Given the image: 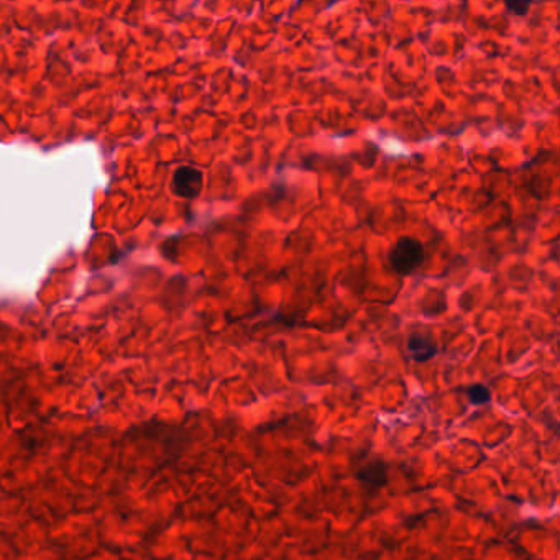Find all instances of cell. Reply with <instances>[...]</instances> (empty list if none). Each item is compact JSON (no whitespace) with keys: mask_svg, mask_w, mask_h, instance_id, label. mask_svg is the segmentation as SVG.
Here are the masks:
<instances>
[{"mask_svg":"<svg viewBox=\"0 0 560 560\" xmlns=\"http://www.w3.org/2000/svg\"><path fill=\"white\" fill-rule=\"evenodd\" d=\"M204 184V175L197 168L180 166L173 176L171 189L176 196L184 199H194L201 194Z\"/></svg>","mask_w":560,"mask_h":560,"instance_id":"cell-2","label":"cell"},{"mask_svg":"<svg viewBox=\"0 0 560 560\" xmlns=\"http://www.w3.org/2000/svg\"><path fill=\"white\" fill-rule=\"evenodd\" d=\"M407 352L413 356L414 362L424 363L434 358L439 349H437V343L429 334L413 332L407 338Z\"/></svg>","mask_w":560,"mask_h":560,"instance_id":"cell-4","label":"cell"},{"mask_svg":"<svg viewBox=\"0 0 560 560\" xmlns=\"http://www.w3.org/2000/svg\"><path fill=\"white\" fill-rule=\"evenodd\" d=\"M506 8L515 15H526L531 8V2H508Z\"/></svg>","mask_w":560,"mask_h":560,"instance_id":"cell-6","label":"cell"},{"mask_svg":"<svg viewBox=\"0 0 560 560\" xmlns=\"http://www.w3.org/2000/svg\"><path fill=\"white\" fill-rule=\"evenodd\" d=\"M356 478L368 490H380L388 483V464L381 458H371L360 466Z\"/></svg>","mask_w":560,"mask_h":560,"instance_id":"cell-3","label":"cell"},{"mask_svg":"<svg viewBox=\"0 0 560 560\" xmlns=\"http://www.w3.org/2000/svg\"><path fill=\"white\" fill-rule=\"evenodd\" d=\"M389 265L394 273L407 277L418 270L424 261V247L422 244L414 237H401L389 250L388 255Z\"/></svg>","mask_w":560,"mask_h":560,"instance_id":"cell-1","label":"cell"},{"mask_svg":"<svg viewBox=\"0 0 560 560\" xmlns=\"http://www.w3.org/2000/svg\"><path fill=\"white\" fill-rule=\"evenodd\" d=\"M466 396H469V400L472 405L482 406V405H488V402H490L491 391L486 388L485 385L475 383L470 386L469 389H466Z\"/></svg>","mask_w":560,"mask_h":560,"instance_id":"cell-5","label":"cell"}]
</instances>
